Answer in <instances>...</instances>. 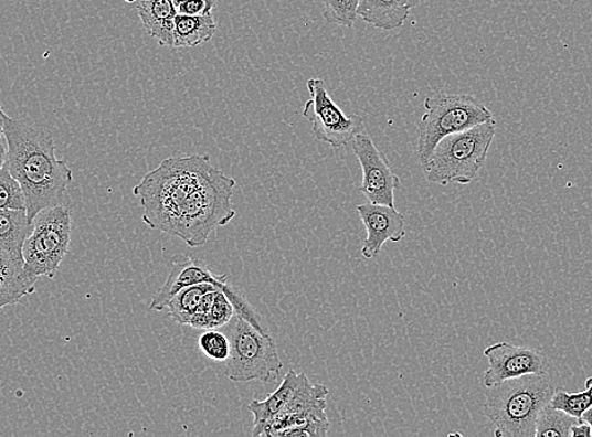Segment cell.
Returning a JSON list of instances; mask_svg holds the SVG:
<instances>
[{
  "instance_id": "6da1fadb",
  "label": "cell",
  "mask_w": 592,
  "mask_h": 437,
  "mask_svg": "<svg viewBox=\"0 0 592 437\" xmlns=\"http://www.w3.org/2000/svg\"><path fill=\"white\" fill-rule=\"evenodd\" d=\"M236 181L213 167L209 156L168 158L133 190L147 225L201 247L235 218Z\"/></svg>"
},
{
  "instance_id": "7a4b0ae2",
  "label": "cell",
  "mask_w": 592,
  "mask_h": 437,
  "mask_svg": "<svg viewBox=\"0 0 592 437\" xmlns=\"http://www.w3.org/2000/svg\"><path fill=\"white\" fill-rule=\"evenodd\" d=\"M0 118L8 147L7 168L21 185L29 218L33 222L43 210L70 204L68 185L74 175L65 160L56 157L52 134L11 118L2 106Z\"/></svg>"
},
{
  "instance_id": "3957f363",
  "label": "cell",
  "mask_w": 592,
  "mask_h": 437,
  "mask_svg": "<svg viewBox=\"0 0 592 437\" xmlns=\"http://www.w3.org/2000/svg\"><path fill=\"white\" fill-rule=\"evenodd\" d=\"M550 374H526L487 388L484 414L497 437H535L541 409L554 394Z\"/></svg>"
},
{
  "instance_id": "277c9868",
  "label": "cell",
  "mask_w": 592,
  "mask_h": 437,
  "mask_svg": "<svg viewBox=\"0 0 592 437\" xmlns=\"http://www.w3.org/2000/svg\"><path fill=\"white\" fill-rule=\"evenodd\" d=\"M496 132L497 122L491 119L438 141L424 167L426 181L438 185L472 183L486 164Z\"/></svg>"
},
{
  "instance_id": "5b68a950",
  "label": "cell",
  "mask_w": 592,
  "mask_h": 437,
  "mask_svg": "<svg viewBox=\"0 0 592 437\" xmlns=\"http://www.w3.org/2000/svg\"><path fill=\"white\" fill-rule=\"evenodd\" d=\"M426 113L419 124L417 156L423 168L438 141L454 132L493 119L491 111L473 95L441 94L424 102Z\"/></svg>"
},
{
  "instance_id": "8992f818",
  "label": "cell",
  "mask_w": 592,
  "mask_h": 437,
  "mask_svg": "<svg viewBox=\"0 0 592 437\" xmlns=\"http://www.w3.org/2000/svg\"><path fill=\"white\" fill-rule=\"evenodd\" d=\"M231 350L224 374L233 382H272L284 364L274 339L235 315L228 324Z\"/></svg>"
},
{
  "instance_id": "52a82bcc",
  "label": "cell",
  "mask_w": 592,
  "mask_h": 437,
  "mask_svg": "<svg viewBox=\"0 0 592 437\" xmlns=\"http://www.w3.org/2000/svg\"><path fill=\"white\" fill-rule=\"evenodd\" d=\"M71 239L70 204L49 207L33 220V227L23 245L25 271L32 278H55L68 253Z\"/></svg>"
},
{
  "instance_id": "ba28073f",
  "label": "cell",
  "mask_w": 592,
  "mask_h": 437,
  "mask_svg": "<svg viewBox=\"0 0 592 437\" xmlns=\"http://www.w3.org/2000/svg\"><path fill=\"white\" fill-rule=\"evenodd\" d=\"M203 283L216 285V287L226 294L233 308H235V315L246 319L249 323L262 330L263 333H267V327L260 319L256 310L251 307L247 299L242 296L239 289L229 284L228 276L213 273L210 266L200 260V258L188 257L184 262L176 263L169 273L166 284L159 289L155 298H152L149 309L155 311L165 310L178 291Z\"/></svg>"
},
{
  "instance_id": "9c48e42d",
  "label": "cell",
  "mask_w": 592,
  "mask_h": 437,
  "mask_svg": "<svg viewBox=\"0 0 592 437\" xmlns=\"http://www.w3.org/2000/svg\"><path fill=\"white\" fill-rule=\"evenodd\" d=\"M328 387L314 385L307 374L290 370L281 386L266 399L251 401L249 412L254 416L253 436L273 417L281 414L326 412Z\"/></svg>"
},
{
  "instance_id": "30bf717a",
  "label": "cell",
  "mask_w": 592,
  "mask_h": 437,
  "mask_svg": "<svg viewBox=\"0 0 592 437\" xmlns=\"http://www.w3.org/2000/svg\"><path fill=\"white\" fill-rule=\"evenodd\" d=\"M308 92L311 99L304 104L303 116L311 122L314 137L334 148H343L363 132L360 115H347L331 100L325 82L310 78Z\"/></svg>"
},
{
  "instance_id": "8fae6325",
  "label": "cell",
  "mask_w": 592,
  "mask_h": 437,
  "mask_svg": "<svg viewBox=\"0 0 592 437\" xmlns=\"http://www.w3.org/2000/svg\"><path fill=\"white\" fill-rule=\"evenodd\" d=\"M484 355L488 370L483 373L482 383L487 388L526 374H550L551 371L549 356L531 347L500 342L488 347Z\"/></svg>"
},
{
  "instance_id": "7c38bea8",
  "label": "cell",
  "mask_w": 592,
  "mask_h": 437,
  "mask_svg": "<svg viewBox=\"0 0 592 437\" xmlns=\"http://www.w3.org/2000/svg\"><path fill=\"white\" fill-rule=\"evenodd\" d=\"M355 154L362 168L360 191L367 201L394 207V192L400 186V178L390 160L374 146L369 134L361 132L352 141Z\"/></svg>"
},
{
  "instance_id": "4fadbf2b",
  "label": "cell",
  "mask_w": 592,
  "mask_h": 437,
  "mask_svg": "<svg viewBox=\"0 0 592 437\" xmlns=\"http://www.w3.org/2000/svg\"><path fill=\"white\" fill-rule=\"evenodd\" d=\"M358 215L366 227L362 255L373 260L388 241L400 243L406 235V220L397 209L385 204L367 202L357 206Z\"/></svg>"
},
{
  "instance_id": "5bb4252c",
  "label": "cell",
  "mask_w": 592,
  "mask_h": 437,
  "mask_svg": "<svg viewBox=\"0 0 592 437\" xmlns=\"http://www.w3.org/2000/svg\"><path fill=\"white\" fill-rule=\"evenodd\" d=\"M329 426L326 412L281 414L268 420L254 436L325 437Z\"/></svg>"
},
{
  "instance_id": "9a60e30c",
  "label": "cell",
  "mask_w": 592,
  "mask_h": 437,
  "mask_svg": "<svg viewBox=\"0 0 592 437\" xmlns=\"http://www.w3.org/2000/svg\"><path fill=\"white\" fill-rule=\"evenodd\" d=\"M137 11L150 38L160 46H175V24L178 14L173 0H140Z\"/></svg>"
},
{
  "instance_id": "2e32d148",
  "label": "cell",
  "mask_w": 592,
  "mask_h": 437,
  "mask_svg": "<svg viewBox=\"0 0 592 437\" xmlns=\"http://www.w3.org/2000/svg\"><path fill=\"white\" fill-rule=\"evenodd\" d=\"M421 0H361L358 17L382 31L400 29Z\"/></svg>"
},
{
  "instance_id": "e0dca14e",
  "label": "cell",
  "mask_w": 592,
  "mask_h": 437,
  "mask_svg": "<svg viewBox=\"0 0 592 437\" xmlns=\"http://www.w3.org/2000/svg\"><path fill=\"white\" fill-rule=\"evenodd\" d=\"M218 24L213 15L177 14L175 24V49H193L212 40Z\"/></svg>"
},
{
  "instance_id": "ac0fdd59",
  "label": "cell",
  "mask_w": 592,
  "mask_h": 437,
  "mask_svg": "<svg viewBox=\"0 0 592 437\" xmlns=\"http://www.w3.org/2000/svg\"><path fill=\"white\" fill-rule=\"evenodd\" d=\"M32 227L25 210H0V248L23 257V245Z\"/></svg>"
},
{
  "instance_id": "d6986e66",
  "label": "cell",
  "mask_w": 592,
  "mask_h": 437,
  "mask_svg": "<svg viewBox=\"0 0 592 437\" xmlns=\"http://www.w3.org/2000/svg\"><path fill=\"white\" fill-rule=\"evenodd\" d=\"M233 316H235V308L226 294L222 290H214L205 294L188 327L205 330L226 327Z\"/></svg>"
},
{
  "instance_id": "ffe728a7",
  "label": "cell",
  "mask_w": 592,
  "mask_h": 437,
  "mask_svg": "<svg viewBox=\"0 0 592 437\" xmlns=\"http://www.w3.org/2000/svg\"><path fill=\"white\" fill-rule=\"evenodd\" d=\"M214 290L221 289L214 284L203 283L178 291L167 307L169 317L179 326H190L205 294Z\"/></svg>"
},
{
  "instance_id": "44dd1931",
  "label": "cell",
  "mask_w": 592,
  "mask_h": 437,
  "mask_svg": "<svg viewBox=\"0 0 592 437\" xmlns=\"http://www.w3.org/2000/svg\"><path fill=\"white\" fill-rule=\"evenodd\" d=\"M579 422L580 418L573 417L550 404L546 405L538 414L535 437H570L572 426Z\"/></svg>"
},
{
  "instance_id": "7402d4cb",
  "label": "cell",
  "mask_w": 592,
  "mask_h": 437,
  "mask_svg": "<svg viewBox=\"0 0 592 437\" xmlns=\"http://www.w3.org/2000/svg\"><path fill=\"white\" fill-rule=\"evenodd\" d=\"M550 405L562 412L580 418L592 406V377L588 379L585 390L578 394L556 387Z\"/></svg>"
},
{
  "instance_id": "603a6c76",
  "label": "cell",
  "mask_w": 592,
  "mask_h": 437,
  "mask_svg": "<svg viewBox=\"0 0 592 437\" xmlns=\"http://www.w3.org/2000/svg\"><path fill=\"white\" fill-rule=\"evenodd\" d=\"M38 280L32 276L0 275V309L17 305L24 297L31 296Z\"/></svg>"
},
{
  "instance_id": "cb8c5ba5",
  "label": "cell",
  "mask_w": 592,
  "mask_h": 437,
  "mask_svg": "<svg viewBox=\"0 0 592 437\" xmlns=\"http://www.w3.org/2000/svg\"><path fill=\"white\" fill-rule=\"evenodd\" d=\"M323 17L328 24L353 29L361 0H321Z\"/></svg>"
},
{
  "instance_id": "d4e9b609",
  "label": "cell",
  "mask_w": 592,
  "mask_h": 437,
  "mask_svg": "<svg viewBox=\"0 0 592 437\" xmlns=\"http://www.w3.org/2000/svg\"><path fill=\"white\" fill-rule=\"evenodd\" d=\"M201 352L214 362H226L230 355L231 344L228 334L208 329L199 339Z\"/></svg>"
},
{
  "instance_id": "484cf974",
  "label": "cell",
  "mask_w": 592,
  "mask_h": 437,
  "mask_svg": "<svg viewBox=\"0 0 592 437\" xmlns=\"http://www.w3.org/2000/svg\"><path fill=\"white\" fill-rule=\"evenodd\" d=\"M0 210H25L21 185L9 173L7 166L0 172Z\"/></svg>"
},
{
  "instance_id": "4316f807",
  "label": "cell",
  "mask_w": 592,
  "mask_h": 437,
  "mask_svg": "<svg viewBox=\"0 0 592 437\" xmlns=\"http://www.w3.org/2000/svg\"><path fill=\"white\" fill-rule=\"evenodd\" d=\"M218 0H187L177 8L178 14L209 15L216 8Z\"/></svg>"
},
{
  "instance_id": "83f0119b",
  "label": "cell",
  "mask_w": 592,
  "mask_h": 437,
  "mask_svg": "<svg viewBox=\"0 0 592 437\" xmlns=\"http://www.w3.org/2000/svg\"><path fill=\"white\" fill-rule=\"evenodd\" d=\"M591 436H592L591 426L588 423L582 422L581 418L577 425L572 426L570 437H591Z\"/></svg>"
},
{
  "instance_id": "f1b7e54d",
  "label": "cell",
  "mask_w": 592,
  "mask_h": 437,
  "mask_svg": "<svg viewBox=\"0 0 592 437\" xmlns=\"http://www.w3.org/2000/svg\"><path fill=\"white\" fill-rule=\"evenodd\" d=\"M7 160H8L7 141L2 140V141H0V172H2L3 169L6 168Z\"/></svg>"
},
{
  "instance_id": "f546056e",
  "label": "cell",
  "mask_w": 592,
  "mask_h": 437,
  "mask_svg": "<svg viewBox=\"0 0 592 437\" xmlns=\"http://www.w3.org/2000/svg\"><path fill=\"white\" fill-rule=\"evenodd\" d=\"M580 418L582 422L588 423L591 426V430H592V406L588 408L584 415H582Z\"/></svg>"
},
{
  "instance_id": "4dcf8cb0",
  "label": "cell",
  "mask_w": 592,
  "mask_h": 437,
  "mask_svg": "<svg viewBox=\"0 0 592 437\" xmlns=\"http://www.w3.org/2000/svg\"><path fill=\"white\" fill-rule=\"evenodd\" d=\"M6 140L2 118H0V141Z\"/></svg>"
},
{
  "instance_id": "1f68e13d",
  "label": "cell",
  "mask_w": 592,
  "mask_h": 437,
  "mask_svg": "<svg viewBox=\"0 0 592 437\" xmlns=\"http://www.w3.org/2000/svg\"><path fill=\"white\" fill-rule=\"evenodd\" d=\"M187 2V0H173L175 6L178 8L182 3Z\"/></svg>"
}]
</instances>
